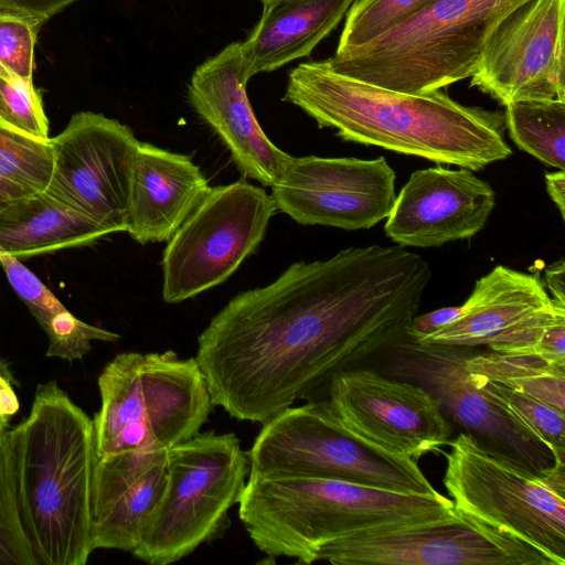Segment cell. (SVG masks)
I'll list each match as a JSON object with an SVG mask.
<instances>
[{
  "label": "cell",
  "mask_w": 565,
  "mask_h": 565,
  "mask_svg": "<svg viewBox=\"0 0 565 565\" xmlns=\"http://www.w3.org/2000/svg\"><path fill=\"white\" fill-rule=\"evenodd\" d=\"M545 280L553 300L565 303V264L561 259L545 269Z\"/></svg>",
  "instance_id": "d590c367"
},
{
  "label": "cell",
  "mask_w": 565,
  "mask_h": 565,
  "mask_svg": "<svg viewBox=\"0 0 565 565\" xmlns=\"http://www.w3.org/2000/svg\"><path fill=\"white\" fill-rule=\"evenodd\" d=\"M9 419L0 415V429H6L9 425Z\"/></svg>",
  "instance_id": "ab89813d"
},
{
  "label": "cell",
  "mask_w": 565,
  "mask_h": 565,
  "mask_svg": "<svg viewBox=\"0 0 565 565\" xmlns=\"http://www.w3.org/2000/svg\"><path fill=\"white\" fill-rule=\"evenodd\" d=\"M76 0H0V11L32 18L45 23Z\"/></svg>",
  "instance_id": "836d02e7"
},
{
  "label": "cell",
  "mask_w": 565,
  "mask_h": 565,
  "mask_svg": "<svg viewBox=\"0 0 565 565\" xmlns=\"http://www.w3.org/2000/svg\"><path fill=\"white\" fill-rule=\"evenodd\" d=\"M504 107L505 128L514 143L542 163L564 170L565 100H516Z\"/></svg>",
  "instance_id": "d4e9b609"
},
{
  "label": "cell",
  "mask_w": 565,
  "mask_h": 565,
  "mask_svg": "<svg viewBox=\"0 0 565 565\" xmlns=\"http://www.w3.org/2000/svg\"><path fill=\"white\" fill-rule=\"evenodd\" d=\"M527 0H437L382 35L337 49L339 73L386 89L422 94L471 77L498 24Z\"/></svg>",
  "instance_id": "5b68a950"
},
{
  "label": "cell",
  "mask_w": 565,
  "mask_h": 565,
  "mask_svg": "<svg viewBox=\"0 0 565 565\" xmlns=\"http://www.w3.org/2000/svg\"><path fill=\"white\" fill-rule=\"evenodd\" d=\"M437 0H355L345 14L337 49L364 44L412 17Z\"/></svg>",
  "instance_id": "83f0119b"
},
{
  "label": "cell",
  "mask_w": 565,
  "mask_h": 565,
  "mask_svg": "<svg viewBox=\"0 0 565 565\" xmlns=\"http://www.w3.org/2000/svg\"><path fill=\"white\" fill-rule=\"evenodd\" d=\"M54 162L45 192L111 233L126 232L131 169L139 140L116 119L72 116L51 138Z\"/></svg>",
  "instance_id": "7c38bea8"
},
{
  "label": "cell",
  "mask_w": 565,
  "mask_h": 565,
  "mask_svg": "<svg viewBox=\"0 0 565 565\" xmlns=\"http://www.w3.org/2000/svg\"><path fill=\"white\" fill-rule=\"evenodd\" d=\"M0 122L41 140H49V120L33 81L0 67Z\"/></svg>",
  "instance_id": "f546056e"
},
{
  "label": "cell",
  "mask_w": 565,
  "mask_h": 565,
  "mask_svg": "<svg viewBox=\"0 0 565 565\" xmlns=\"http://www.w3.org/2000/svg\"><path fill=\"white\" fill-rule=\"evenodd\" d=\"M470 349L420 344L407 337L390 350L393 367L427 390L463 433L537 475L563 466L541 439L473 384L466 367Z\"/></svg>",
  "instance_id": "4fadbf2b"
},
{
  "label": "cell",
  "mask_w": 565,
  "mask_h": 565,
  "mask_svg": "<svg viewBox=\"0 0 565 565\" xmlns=\"http://www.w3.org/2000/svg\"><path fill=\"white\" fill-rule=\"evenodd\" d=\"M9 284L44 330L50 321L66 308L19 258L0 255Z\"/></svg>",
  "instance_id": "d6a6232c"
},
{
  "label": "cell",
  "mask_w": 565,
  "mask_h": 565,
  "mask_svg": "<svg viewBox=\"0 0 565 565\" xmlns=\"http://www.w3.org/2000/svg\"><path fill=\"white\" fill-rule=\"evenodd\" d=\"M461 312V306L445 307L425 315L415 316L407 330L408 337L416 341L456 320Z\"/></svg>",
  "instance_id": "e575fe53"
},
{
  "label": "cell",
  "mask_w": 565,
  "mask_h": 565,
  "mask_svg": "<svg viewBox=\"0 0 565 565\" xmlns=\"http://www.w3.org/2000/svg\"><path fill=\"white\" fill-rule=\"evenodd\" d=\"M0 565H36L19 518L7 428L0 429Z\"/></svg>",
  "instance_id": "f1b7e54d"
},
{
  "label": "cell",
  "mask_w": 565,
  "mask_h": 565,
  "mask_svg": "<svg viewBox=\"0 0 565 565\" xmlns=\"http://www.w3.org/2000/svg\"><path fill=\"white\" fill-rule=\"evenodd\" d=\"M100 408L93 419L96 458L164 452L200 433L212 401L194 358L124 352L98 376Z\"/></svg>",
  "instance_id": "8992f818"
},
{
  "label": "cell",
  "mask_w": 565,
  "mask_h": 565,
  "mask_svg": "<svg viewBox=\"0 0 565 565\" xmlns=\"http://www.w3.org/2000/svg\"><path fill=\"white\" fill-rule=\"evenodd\" d=\"M335 565H554L540 550L455 509L451 515L385 525L322 546Z\"/></svg>",
  "instance_id": "8fae6325"
},
{
  "label": "cell",
  "mask_w": 565,
  "mask_h": 565,
  "mask_svg": "<svg viewBox=\"0 0 565 565\" xmlns=\"http://www.w3.org/2000/svg\"><path fill=\"white\" fill-rule=\"evenodd\" d=\"M355 0H274L241 43L247 79L308 56L342 21Z\"/></svg>",
  "instance_id": "44dd1931"
},
{
  "label": "cell",
  "mask_w": 565,
  "mask_h": 565,
  "mask_svg": "<svg viewBox=\"0 0 565 565\" xmlns=\"http://www.w3.org/2000/svg\"><path fill=\"white\" fill-rule=\"evenodd\" d=\"M247 82L241 42H234L195 68L188 95L241 172L271 186L292 157L275 146L257 122L246 95Z\"/></svg>",
  "instance_id": "d6986e66"
},
{
  "label": "cell",
  "mask_w": 565,
  "mask_h": 565,
  "mask_svg": "<svg viewBox=\"0 0 565 565\" xmlns=\"http://www.w3.org/2000/svg\"><path fill=\"white\" fill-rule=\"evenodd\" d=\"M26 193H31V192H26L20 188H17L12 184H9V183L0 180V207L2 205H4L8 201H10L14 198L24 195Z\"/></svg>",
  "instance_id": "f35d334b"
},
{
  "label": "cell",
  "mask_w": 565,
  "mask_h": 565,
  "mask_svg": "<svg viewBox=\"0 0 565 565\" xmlns=\"http://www.w3.org/2000/svg\"><path fill=\"white\" fill-rule=\"evenodd\" d=\"M345 141L381 147L471 171L512 154L504 113L466 106L441 89L407 94L335 71L328 62L299 64L282 97Z\"/></svg>",
  "instance_id": "7a4b0ae2"
},
{
  "label": "cell",
  "mask_w": 565,
  "mask_h": 565,
  "mask_svg": "<svg viewBox=\"0 0 565 565\" xmlns=\"http://www.w3.org/2000/svg\"><path fill=\"white\" fill-rule=\"evenodd\" d=\"M246 452L249 475L340 480L408 494H436L415 459L351 433L328 399L288 407L262 424Z\"/></svg>",
  "instance_id": "52a82bcc"
},
{
  "label": "cell",
  "mask_w": 565,
  "mask_h": 565,
  "mask_svg": "<svg viewBox=\"0 0 565 565\" xmlns=\"http://www.w3.org/2000/svg\"><path fill=\"white\" fill-rule=\"evenodd\" d=\"M546 190L558 209L561 216L565 217V171L558 170L545 174Z\"/></svg>",
  "instance_id": "8d00e7d4"
},
{
  "label": "cell",
  "mask_w": 565,
  "mask_h": 565,
  "mask_svg": "<svg viewBox=\"0 0 565 565\" xmlns=\"http://www.w3.org/2000/svg\"><path fill=\"white\" fill-rule=\"evenodd\" d=\"M263 3H267V2H270V1H274V0H260Z\"/></svg>",
  "instance_id": "60d3db41"
},
{
  "label": "cell",
  "mask_w": 565,
  "mask_h": 565,
  "mask_svg": "<svg viewBox=\"0 0 565 565\" xmlns=\"http://www.w3.org/2000/svg\"><path fill=\"white\" fill-rule=\"evenodd\" d=\"M19 407L20 403L10 380L0 372V415L10 418L19 411Z\"/></svg>",
  "instance_id": "74e56055"
},
{
  "label": "cell",
  "mask_w": 565,
  "mask_h": 565,
  "mask_svg": "<svg viewBox=\"0 0 565 565\" xmlns=\"http://www.w3.org/2000/svg\"><path fill=\"white\" fill-rule=\"evenodd\" d=\"M168 481L167 458L92 518L94 548L134 552L149 527Z\"/></svg>",
  "instance_id": "603a6c76"
},
{
  "label": "cell",
  "mask_w": 565,
  "mask_h": 565,
  "mask_svg": "<svg viewBox=\"0 0 565 565\" xmlns=\"http://www.w3.org/2000/svg\"><path fill=\"white\" fill-rule=\"evenodd\" d=\"M395 172L384 157H292L271 188L276 207L302 225L347 231L385 220L396 200Z\"/></svg>",
  "instance_id": "5bb4252c"
},
{
  "label": "cell",
  "mask_w": 565,
  "mask_h": 565,
  "mask_svg": "<svg viewBox=\"0 0 565 565\" xmlns=\"http://www.w3.org/2000/svg\"><path fill=\"white\" fill-rule=\"evenodd\" d=\"M249 463L233 433H199L167 451V488L134 556L168 565L213 540L228 522Z\"/></svg>",
  "instance_id": "9c48e42d"
},
{
  "label": "cell",
  "mask_w": 565,
  "mask_h": 565,
  "mask_svg": "<svg viewBox=\"0 0 565 565\" xmlns=\"http://www.w3.org/2000/svg\"><path fill=\"white\" fill-rule=\"evenodd\" d=\"M43 24L29 17L0 11V67L33 81L34 49Z\"/></svg>",
  "instance_id": "4dcf8cb0"
},
{
  "label": "cell",
  "mask_w": 565,
  "mask_h": 565,
  "mask_svg": "<svg viewBox=\"0 0 565 565\" xmlns=\"http://www.w3.org/2000/svg\"><path fill=\"white\" fill-rule=\"evenodd\" d=\"M565 0H527L488 38L470 86L505 106L565 100Z\"/></svg>",
  "instance_id": "2e32d148"
},
{
  "label": "cell",
  "mask_w": 565,
  "mask_h": 565,
  "mask_svg": "<svg viewBox=\"0 0 565 565\" xmlns=\"http://www.w3.org/2000/svg\"><path fill=\"white\" fill-rule=\"evenodd\" d=\"M494 206V190L471 170L420 169L396 195L385 233L403 247H437L475 236Z\"/></svg>",
  "instance_id": "ac0fdd59"
},
{
  "label": "cell",
  "mask_w": 565,
  "mask_h": 565,
  "mask_svg": "<svg viewBox=\"0 0 565 565\" xmlns=\"http://www.w3.org/2000/svg\"><path fill=\"white\" fill-rule=\"evenodd\" d=\"M466 367L471 374L504 384L565 413V363L490 351L470 354Z\"/></svg>",
  "instance_id": "cb8c5ba5"
},
{
  "label": "cell",
  "mask_w": 565,
  "mask_h": 565,
  "mask_svg": "<svg viewBox=\"0 0 565 565\" xmlns=\"http://www.w3.org/2000/svg\"><path fill=\"white\" fill-rule=\"evenodd\" d=\"M109 232L45 191L26 193L0 207V255L15 258L92 244Z\"/></svg>",
  "instance_id": "7402d4cb"
},
{
  "label": "cell",
  "mask_w": 565,
  "mask_h": 565,
  "mask_svg": "<svg viewBox=\"0 0 565 565\" xmlns=\"http://www.w3.org/2000/svg\"><path fill=\"white\" fill-rule=\"evenodd\" d=\"M20 522L36 565H85L95 550L93 419L55 380L36 386L29 416L8 430Z\"/></svg>",
  "instance_id": "3957f363"
},
{
  "label": "cell",
  "mask_w": 565,
  "mask_h": 565,
  "mask_svg": "<svg viewBox=\"0 0 565 565\" xmlns=\"http://www.w3.org/2000/svg\"><path fill=\"white\" fill-rule=\"evenodd\" d=\"M210 189L189 156L139 141L131 169L126 232L140 244L168 241Z\"/></svg>",
  "instance_id": "ffe728a7"
},
{
  "label": "cell",
  "mask_w": 565,
  "mask_h": 565,
  "mask_svg": "<svg viewBox=\"0 0 565 565\" xmlns=\"http://www.w3.org/2000/svg\"><path fill=\"white\" fill-rule=\"evenodd\" d=\"M328 395L331 408L351 433L386 452L417 460L450 441L449 422L420 385L348 369L331 376Z\"/></svg>",
  "instance_id": "9a60e30c"
},
{
  "label": "cell",
  "mask_w": 565,
  "mask_h": 565,
  "mask_svg": "<svg viewBox=\"0 0 565 565\" xmlns=\"http://www.w3.org/2000/svg\"><path fill=\"white\" fill-rule=\"evenodd\" d=\"M431 278L401 245L349 247L291 264L234 296L198 338L213 406L264 424L332 375L408 337Z\"/></svg>",
  "instance_id": "6da1fadb"
},
{
  "label": "cell",
  "mask_w": 565,
  "mask_h": 565,
  "mask_svg": "<svg viewBox=\"0 0 565 565\" xmlns=\"http://www.w3.org/2000/svg\"><path fill=\"white\" fill-rule=\"evenodd\" d=\"M562 315L565 303L551 298L537 275L499 265L476 281L456 320L414 342L486 345L492 352L545 359L543 335Z\"/></svg>",
  "instance_id": "e0dca14e"
},
{
  "label": "cell",
  "mask_w": 565,
  "mask_h": 565,
  "mask_svg": "<svg viewBox=\"0 0 565 565\" xmlns=\"http://www.w3.org/2000/svg\"><path fill=\"white\" fill-rule=\"evenodd\" d=\"M53 162L51 138L41 140L0 122V180L26 192L45 191Z\"/></svg>",
  "instance_id": "4316f807"
},
{
  "label": "cell",
  "mask_w": 565,
  "mask_h": 565,
  "mask_svg": "<svg viewBox=\"0 0 565 565\" xmlns=\"http://www.w3.org/2000/svg\"><path fill=\"white\" fill-rule=\"evenodd\" d=\"M468 375L477 387L541 439L557 465L565 466V413L499 382L469 372Z\"/></svg>",
  "instance_id": "484cf974"
},
{
  "label": "cell",
  "mask_w": 565,
  "mask_h": 565,
  "mask_svg": "<svg viewBox=\"0 0 565 565\" xmlns=\"http://www.w3.org/2000/svg\"><path fill=\"white\" fill-rule=\"evenodd\" d=\"M445 454L454 508L565 565V467L537 475L460 433Z\"/></svg>",
  "instance_id": "ba28073f"
},
{
  "label": "cell",
  "mask_w": 565,
  "mask_h": 565,
  "mask_svg": "<svg viewBox=\"0 0 565 565\" xmlns=\"http://www.w3.org/2000/svg\"><path fill=\"white\" fill-rule=\"evenodd\" d=\"M454 512L452 501L439 492L408 494L307 477L248 475L238 501L239 520L259 551L305 564L348 535Z\"/></svg>",
  "instance_id": "277c9868"
},
{
  "label": "cell",
  "mask_w": 565,
  "mask_h": 565,
  "mask_svg": "<svg viewBox=\"0 0 565 565\" xmlns=\"http://www.w3.org/2000/svg\"><path fill=\"white\" fill-rule=\"evenodd\" d=\"M276 210L271 195L245 180L211 188L168 239L163 300L178 303L224 282L263 241Z\"/></svg>",
  "instance_id": "30bf717a"
},
{
  "label": "cell",
  "mask_w": 565,
  "mask_h": 565,
  "mask_svg": "<svg viewBox=\"0 0 565 565\" xmlns=\"http://www.w3.org/2000/svg\"><path fill=\"white\" fill-rule=\"evenodd\" d=\"M44 331L49 338L45 355L68 362L83 359L92 350L93 341L116 342L120 338L118 333L79 320L67 309L56 315Z\"/></svg>",
  "instance_id": "1f68e13d"
}]
</instances>
